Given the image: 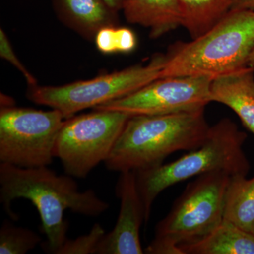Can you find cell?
<instances>
[{"mask_svg":"<svg viewBox=\"0 0 254 254\" xmlns=\"http://www.w3.org/2000/svg\"><path fill=\"white\" fill-rule=\"evenodd\" d=\"M231 10H252V11H254V0H235Z\"/></svg>","mask_w":254,"mask_h":254,"instance_id":"44dd1931","label":"cell"},{"mask_svg":"<svg viewBox=\"0 0 254 254\" xmlns=\"http://www.w3.org/2000/svg\"><path fill=\"white\" fill-rule=\"evenodd\" d=\"M123 11L128 23L148 28L153 38L182 26L180 0H127Z\"/></svg>","mask_w":254,"mask_h":254,"instance_id":"4fadbf2b","label":"cell"},{"mask_svg":"<svg viewBox=\"0 0 254 254\" xmlns=\"http://www.w3.org/2000/svg\"><path fill=\"white\" fill-rule=\"evenodd\" d=\"M231 175L214 171L187 185L168 215L155 227L148 254H183L180 246L200 240L224 219L225 194Z\"/></svg>","mask_w":254,"mask_h":254,"instance_id":"5b68a950","label":"cell"},{"mask_svg":"<svg viewBox=\"0 0 254 254\" xmlns=\"http://www.w3.org/2000/svg\"><path fill=\"white\" fill-rule=\"evenodd\" d=\"M254 50V11L230 10L201 36L171 47L159 78L218 77L247 66Z\"/></svg>","mask_w":254,"mask_h":254,"instance_id":"3957f363","label":"cell"},{"mask_svg":"<svg viewBox=\"0 0 254 254\" xmlns=\"http://www.w3.org/2000/svg\"><path fill=\"white\" fill-rule=\"evenodd\" d=\"M212 79L192 76L158 78L131 94L98 105L93 110H113L135 116L205 109L211 103Z\"/></svg>","mask_w":254,"mask_h":254,"instance_id":"9c48e42d","label":"cell"},{"mask_svg":"<svg viewBox=\"0 0 254 254\" xmlns=\"http://www.w3.org/2000/svg\"><path fill=\"white\" fill-rule=\"evenodd\" d=\"M65 120L55 109L1 107L0 162L23 168L49 166Z\"/></svg>","mask_w":254,"mask_h":254,"instance_id":"ba28073f","label":"cell"},{"mask_svg":"<svg viewBox=\"0 0 254 254\" xmlns=\"http://www.w3.org/2000/svg\"><path fill=\"white\" fill-rule=\"evenodd\" d=\"M105 234L99 223H95L88 235L65 242L56 254H94L98 242Z\"/></svg>","mask_w":254,"mask_h":254,"instance_id":"d6986e66","label":"cell"},{"mask_svg":"<svg viewBox=\"0 0 254 254\" xmlns=\"http://www.w3.org/2000/svg\"><path fill=\"white\" fill-rule=\"evenodd\" d=\"M120 210L116 225L98 242L94 254H143L140 230L146 223L144 203L136 182V172L120 173L116 186Z\"/></svg>","mask_w":254,"mask_h":254,"instance_id":"30bf717a","label":"cell"},{"mask_svg":"<svg viewBox=\"0 0 254 254\" xmlns=\"http://www.w3.org/2000/svg\"><path fill=\"white\" fill-rule=\"evenodd\" d=\"M247 66L254 68V50L251 53L250 57H249L248 61H247Z\"/></svg>","mask_w":254,"mask_h":254,"instance_id":"603a6c76","label":"cell"},{"mask_svg":"<svg viewBox=\"0 0 254 254\" xmlns=\"http://www.w3.org/2000/svg\"><path fill=\"white\" fill-rule=\"evenodd\" d=\"M70 175H58L48 166L23 168L9 164L0 165V202L14 220L18 218L11 210L18 198L30 200L36 206L47 240L42 245L47 253L56 254L68 240V223L64 212L71 210L85 216L97 217L110 205L94 190L80 191Z\"/></svg>","mask_w":254,"mask_h":254,"instance_id":"6da1fadb","label":"cell"},{"mask_svg":"<svg viewBox=\"0 0 254 254\" xmlns=\"http://www.w3.org/2000/svg\"><path fill=\"white\" fill-rule=\"evenodd\" d=\"M165 55L92 79L62 86H28L26 97L37 105L59 110L66 119L75 114L123 98L160 78Z\"/></svg>","mask_w":254,"mask_h":254,"instance_id":"8992f818","label":"cell"},{"mask_svg":"<svg viewBox=\"0 0 254 254\" xmlns=\"http://www.w3.org/2000/svg\"><path fill=\"white\" fill-rule=\"evenodd\" d=\"M92 113L66 119L60 128L55 148L66 175L86 178L105 163L131 115L113 110Z\"/></svg>","mask_w":254,"mask_h":254,"instance_id":"52a82bcc","label":"cell"},{"mask_svg":"<svg viewBox=\"0 0 254 254\" xmlns=\"http://www.w3.org/2000/svg\"><path fill=\"white\" fill-rule=\"evenodd\" d=\"M247 138V133L241 131L236 124L224 118L210 127L205 141L198 148L171 163L136 172L146 222L157 197L177 183L214 171L226 172L231 176H247L251 165L244 150Z\"/></svg>","mask_w":254,"mask_h":254,"instance_id":"277c9868","label":"cell"},{"mask_svg":"<svg viewBox=\"0 0 254 254\" xmlns=\"http://www.w3.org/2000/svg\"><path fill=\"white\" fill-rule=\"evenodd\" d=\"M204 110L130 117L105 166L120 173L140 171L162 165L175 152L198 148L210 127Z\"/></svg>","mask_w":254,"mask_h":254,"instance_id":"7a4b0ae2","label":"cell"},{"mask_svg":"<svg viewBox=\"0 0 254 254\" xmlns=\"http://www.w3.org/2000/svg\"><path fill=\"white\" fill-rule=\"evenodd\" d=\"M41 237L33 230L4 221L0 229V254H25L36 248Z\"/></svg>","mask_w":254,"mask_h":254,"instance_id":"e0dca14e","label":"cell"},{"mask_svg":"<svg viewBox=\"0 0 254 254\" xmlns=\"http://www.w3.org/2000/svg\"><path fill=\"white\" fill-rule=\"evenodd\" d=\"M251 233H252L254 237V221L253 222V225H252V230H251Z\"/></svg>","mask_w":254,"mask_h":254,"instance_id":"cb8c5ba5","label":"cell"},{"mask_svg":"<svg viewBox=\"0 0 254 254\" xmlns=\"http://www.w3.org/2000/svg\"><path fill=\"white\" fill-rule=\"evenodd\" d=\"M180 248L183 254H254V237L223 219L205 236Z\"/></svg>","mask_w":254,"mask_h":254,"instance_id":"5bb4252c","label":"cell"},{"mask_svg":"<svg viewBox=\"0 0 254 254\" xmlns=\"http://www.w3.org/2000/svg\"><path fill=\"white\" fill-rule=\"evenodd\" d=\"M58 19L75 33L94 41L100 30L118 26V11L103 0H51Z\"/></svg>","mask_w":254,"mask_h":254,"instance_id":"8fae6325","label":"cell"},{"mask_svg":"<svg viewBox=\"0 0 254 254\" xmlns=\"http://www.w3.org/2000/svg\"><path fill=\"white\" fill-rule=\"evenodd\" d=\"M112 9L117 11H123L127 0H103Z\"/></svg>","mask_w":254,"mask_h":254,"instance_id":"7402d4cb","label":"cell"},{"mask_svg":"<svg viewBox=\"0 0 254 254\" xmlns=\"http://www.w3.org/2000/svg\"><path fill=\"white\" fill-rule=\"evenodd\" d=\"M224 220L251 232L254 221V176H231L225 194Z\"/></svg>","mask_w":254,"mask_h":254,"instance_id":"9a60e30c","label":"cell"},{"mask_svg":"<svg viewBox=\"0 0 254 254\" xmlns=\"http://www.w3.org/2000/svg\"><path fill=\"white\" fill-rule=\"evenodd\" d=\"M0 56L2 59L11 63L15 68H17L27 82L28 86H35L38 84L36 78L25 67L24 65L18 60L10 43L9 38L2 28L0 30Z\"/></svg>","mask_w":254,"mask_h":254,"instance_id":"ffe728a7","label":"cell"},{"mask_svg":"<svg viewBox=\"0 0 254 254\" xmlns=\"http://www.w3.org/2000/svg\"><path fill=\"white\" fill-rule=\"evenodd\" d=\"M235 0H180L182 26L192 39L219 22L232 9Z\"/></svg>","mask_w":254,"mask_h":254,"instance_id":"2e32d148","label":"cell"},{"mask_svg":"<svg viewBox=\"0 0 254 254\" xmlns=\"http://www.w3.org/2000/svg\"><path fill=\"white\" fill-rule=\"evenodd\" d=\"M210 95L211 102L233 110L254 135V68L247 66L213 78Z\"/></svg>","mask_w":254,"mask_h":254,"instance_id":"7c38bea8","label":"cell"},{"mask_svg":"<svg viewBox=\"0 0 254 254\" xmlns=\"http://www.w3.org/2000/svg\"><path fill=\"white\" fill-rule=\"evenodd\" d=\"M95 44L105 55L129 53L136 48V35L128 28L108 26L100 30L95 36Z\"/></svg>","mask_w":254,"mask_h":254,"instance_id":"ac0fdd59","label":"cell"}]
</instances>
